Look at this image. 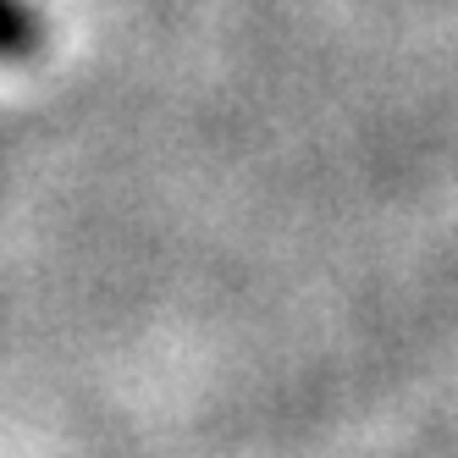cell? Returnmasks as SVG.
<instances>
[{"mask_svg":"<svg viewBox=\"0 0 458 458\" xmlns=\"http://www.w3.org/2000/svg\"><path fill=\"white\" fill-rule=\"evenodd\" d=\"M45 50V17L34 0H0V67H22Z\"/></svg>","mask_w":458,"mask_h":458,"instance_id":"1","label":"cell"}]
</instances>
